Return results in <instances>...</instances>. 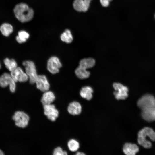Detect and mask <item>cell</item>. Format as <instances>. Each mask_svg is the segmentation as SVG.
<instances>
[{
    "label": "cell",
    "instance_id": "25",
    "mask_svg": "<svg viewBox=\"0 0 155 155\" xmlns=\"http://www.w3.org/2000/svg\"><path fill=\"white\" fill-rule=\"evenodd\" d=\"M53 154V155H67V153L66 151H63L61 147H58L54 149Z\"/></svg>",
    "mask_w": 155,
    "mask_h": 155
},
{
    "label": "cell",
    "instance_id": "19",
    "mask_svg": "<svg viewBox=\"0 0 155 155\" xmlns=\"http://www.w3.org/2000/svg\"><path fill=\"white\" fill-rule=\"evenodd\" d=\"M75 73L77 76L79 78L83 79L88 78L90 75V73L86 69L79 66L76 69Z\"/></svg>",
    "mask_w": 155,
    "mask_h": 155
},
{
    "label": "cell",
    "instance_id": "10",
    "mask_svg": "<svg viewBox=\"0 0 155 155\" xmlns=\"http://www.w3.org/2000/svg\"><path fill=\"white\" fill-rule=\"evenodd\" d=\"M10 74L16 82H24L28 80L29 77L22 69L20 67H17L14 70L11 72Z\"/></svg>",
    "mask_w": 155,
    "mask_h": 155
},
{
    "label": "cell",
    "instance_id": "31",
    "mask_svg": "<svg viewBox=\"0 0 155 155\" xmlns=\"http://www.w3.org/2000/svg\"></svg>",
    "mask_w": 155,
    "mask_h": 155
},
{
    "label": "cell",
    "instance_id": "13",
    "mask_svg": "<svg viewBox=\"0 0 155 155\" xmlns=\"http://www.w3.org/2000/svg\"><path fill=\"white\" fill-rule=\"evenodd\" d=\"M123 151L127 155H134L139 151L138 146L135 144L127 143L123 145Z\"/></svg>",
    "mask_w": 155,
    "mask_h": 155
},
{
    "label": "cell",
    "instance_id": "4",
    "mask_svg": "<svg viewBox=\"0 0 155 155\" xmlns=\"http://www.w3.org/2000/svg\"><path fill=\"white\" fill-rule=\"evenodd\" d=\"M17 127L24 128L28 125L30 120L29 115L22 111H16L12 117Z\"/></svg>",
    "mask_w": 155,
    "mask_h": 155
},
{
    "label": "cell",
    "instance_id": "15",
    "mask_svg": "<svg viewBox=\"0 0 155 155\" xmlns=\"http://www.w3.org/2000/svg\"><path fill=\"white\" fill-rule=\"evenodd\" d=\"M141 114L142 118L146 121H155V107L142 111Z\"/></svg>",
    "mask_w": 155,
    "mask_h": 155
},
{
    "label": "cell",
    "instance_id": "18",
    "mask_svg": "<svg viewBox=\"0 0 155 155\" xmlns=\"http://www.w3.org/2000/svg\"><path fill=\"white\" fill-rule=\"evenodd\" d=\"M95 64V61L94 59L88 58L81 59L80 61L79 66L86 69L92 67Z\"/></svg>",
    "mask_w": 155,
    "mask_h": 155
},
{
    "label": "cell",
    "instance_id": "27",
    "mask_svg": "<svg viewBox=\"0 0 155 155\" xmlns=\"http://www.w3.org/2000/svg\"><path fill=\"white\" fill-rule=\"evenodd\" d=\"M92 0H84L86 5L88 7H89L90 2Z\"/></svg>",
    "mask_w": 155,
    "mask_h": 155
},
{
    "label": "cell",
    "instance_id": "14",
    "mask_svg": "<svg viewBox=\"0 0 155 155\" xmlns=\"http://www.w3.org/2000/svg\"><path fill=\"white\" fill-rule=\"evenodd\" d=\"M55 99L54 93L51 91H47L44 92L41 99L43 105L52 104Z\"/></svg>",
    "mask_w": 155,
    "mask_h": 155
},
{
    "label": "cell",
    "instance_id": "26",
    "mask_svg": "<svg viewBox=\"0 0 155 155\" xmlns=\"http://www.w3.org/2000/svg\"><path fill=\"white\" fill-rule=\"evenodd\" d=\"M112 0H100V3L104 7H106L109 5L110 2Z\"/></svg>",
    "mask_w": 155,
    "mask_h": 155
},
{
    "label": "cell",
    "instance_id": "3",
    "mask_svg": "<svg viewBox=\"0 0 155 155\" xmlns=\"http://www.w3.org/2000/svg\"><path fill=\"white\" fill-rule=\"evenodd\" d=\"M137 105L142 111L155 107V98L150 94H145L138 100Z\"/></svg>",
    "mask_w": 155,
    "mask_h": 155
},
{
    "label": "cell",
    "instance_id": "24",
    "mask_svg": "<svg viewBox=\"0 0 155 155\" xmlns=\"http://www.w3.org/2000/svg\"><path fill=\"white\" fill-rule=\"evenodd\" d=\"M67 146L69 150L71 151L74 152L77 151L79 148L80 144L79 142L74 139H71L68 142Z\"/></svg>",
    "mask_w": 155,
    "mask_h": 155
},
{
    "label": "cell",
    "instance_id": "5",
    "mask_svg": "<svg viewBox=\"0 0 155 155\" xmlns=\"http://www.w3.org/2000/svg\"><path fill=\"white\" fill-rule=\"evenodd\" d=\"M22 65L25 67V72L29 77L30 83H35L38 75L34 63L31 61H25L23 62Z\"/></svg>",
    "mask_w": 155,
    "mask_h": 155
},
{
    "label": "cell",
    "instance_id": "12",
    "mask_svg": "<svg viewBox=\"0 0 155 155\" xmlns=\"http://www.w3.org/2000/svg\"><path fill=\"white\" fill-rule=\"evenodd\" d=\"M82 106L79 102L74 101L70 103L67 108V111L70 114L78 115L82 112Z\"/></svg>",
    "mask_w": 155,
    "mask_h": 155
},
{
    "label": "cell",
    "instance_id": "7",
    "mask_svg": "<svg viewBox=\"0 0 155 155\" xmlns=\"http://www.w3.org/2000/svg\"><path fill=\"white\" fill-rule=\"evenodd\" d=\"M16 83L10 74L4 73L0 76V86L5 88L9 85V90L12 93L14 92L16 90Z\"/></svg>",
    "mask_w": 155,
    "mask_h": 155
},
{
    "label": "cell",
    "instance_id": "23",
    "mask_svg": "<svg viewBox=\"0 0 155 155\" xmlns=\"http://www.w3.org/2000/svg\"><path fill=\"white\" fill-rule=\"evenodd\" d=\"M29 34L26 32L21 30L18 33V35L16 37L17 42L21 44L25 42L29 37Z\"/></svg>",
    "mask_w": 155,
    "mask_h": 155
},
{
    "label": "cell",
    "instance_id": "9",
    "mask_svg": "<svg viewBox=\"0 0 155 155\" xmlns=\"http://www.w3.org/2000/svg\"><path fill=\"white\" fill-rule=\"evenodd\" d=\"M44 113L50 120L54 121L57 118L59 115V112L55 105L50 104L43 105Z\"/></svg>",
    "mask_w": 155,
    "mask_h": 155
},
{
    "label": "cell",
    "instance_id": "11",
    "mask_svg": "<svg viewBox=\"0 0 155 155\" xmlns=\"http://www.w3.org/2000/svg\"><path fill=\"white\" fill-rule=\"evenodd\" d=\"M36 88L42 92L49 90L50 84L46 77L44 75H38L35 83Z\"/></svg>",
    "mask_w": 155,
    "mask_h": 155
},
{
    "label": "cell",
    "instance_id": "30",
    "mask_svg": "<svg viewBox=\"0 0 155 155\" xmlns=\"http://www.w3.org/2000/svg\"><path fill=\"white\" fill-rule=\"evenodd\" d=\"M1 68V65L0 63V69Z\"/></svg>",
    "mask_w": 155,
    "mask_h": 155
},
{
    "label": "cell",
    "instance_id": "8",
    "mask_svg": "<svg viewBox=\"0 0 155 155\" xmlns=\"http://www.w3.org/2000/svg\"><path fill=\"white\" fill-rule=\"evenodd\" d=\"M62 65L59 59L56 56H52L48 59L47 63V69L52 74L59 72V69Z\"/></svg>",
    "mask_w": 155,
    "mask_h": 155
},
{
    "label": "cell",
    "instance_id": "1",
    "mask_svg": "<svg viewBox=\"0 0 155 155\" xmlns=\"http://www.w3.org/2000/svg\"><path fill=\"white\" fill-rule=\"evenodd\" d=\"M13 11L16 18L22 22L31 20L34 16L33 10L24 3H20L16 5Z\"/></svg>",
    "mask_w": 155,
    "mask_h": 155
},
{
    "label": "cell",
    "instance_id": "17",
    "mask_svg": "<svg viewBox=\"0 0 155 155\" xmlns=\"http://www.w3.org/2000/svg\"><path fill=\"white\" fill-rule=\"evenodd\" d=\"M73 6L75 9L78 12H86L89 7L84 0H74Z\"/></svg>",
    "mask_w": 155,
    "mask_h": 155
},
{
    "label": "cell",
    "instance_id": "2",
    "mask_svg": "<svg viewBox=\"0 0 155 155\" xmlns=\"http://www.w3.org/2000/svg\"><path fill=\"white\" fill-rule=\"evenodd\" d=\"M147 136L152 141H155V132L151 128L145 127L140 131L138 134V144L146 148H149L152 146L151 142L147 140Z\"/></svg>",
    "mask_w": 155,
    "mask_h": 155
},
{
    "label": "cell",
    "instance_id": "16",
    "mask_svg": "<svg viewBox=\"0 0 155 155\" xmlns=\"http://www.w3.org/2000/svg\"><path fill=\"white\" fill-rule=\"evenodd\" d=\"M93 92V90L91 87L85 86L82 88L80 93L82 97L89 100L92 98Z\"/></svg>",
    "mask_w": 155,
    "mask_h": 155
},
{
    "label": "cell",
    "instance_id": "21",
    "mask_svg": "<svg viewBox=\"0 0 155 155\" xmlns=\"http://www.w3.org/2000/svg\"><path fill=\"white\" fill-rule=\"evenodd\" d=\"M4 63L6 68L10 72L14 70L17 67V64L13 59L7 58L4 60Z\"/></svg>",
    "mask_w": 155,
    "mask_h": 155
},
{
    "label": "cell",
    "instance_id": "28",
    "mask_svg": "<svg viewBox=\"0 0 155 155\" xmlns=\"http://www.w3.org/2000/svg\"><path fill=\"white\" fill-rule=\"evenodd\" d=\"M76 155H85V154L83 152H77L76 154Z\"/></svg>",
    "mask_w": 155,
    "mask_h": 155
},
{
    "label": "cell",
    "instance_id": "29",
    "mask_svg": "<svg viewBox=\"0 0 155 155\" xmlns=\"http://www.w3.org/2000/svg\"><path fill=\"white\" fill-rule=\"evenodd\" d=\"M4 154L3 152L1 150H0V155H4Z\"/></svg>",
    "mask_w": 155,
    "mask_h": 155
},
{
    "label": "cell",
    "instance_id": "6",
    "mask_svg": "<svg viewBox=\"0 0 155 155\" xmlns=\"http://www.w3.org/2000/svg\"><path fill=\"white\" fill-rule=\"evenodd\" d=\"M113 86L115 90L113 94L116 99L117 100H123L127 97L129 90L127 86L117 82L114 83Z\"/></svg>",
    "mask_w": 155,
    "mask_h": 155
},
{
    "label": "cell",
    "instance_id": "20",
    "mask_svg": "<svg viewBox=\"0 0 155 155\" xmlns=\"http://www.w3.org/2000/svg\"><path fill=\"white\" fill-rule=\"evenodd\" d=\"M12 26L7 23L2 24L0 27V31L2 34L4 36L7 37L13 32Z\"/></svg>",
    "mask_w": 155,
    "mask_h": 155
},
{
    "label": "cell",
    "instance_id": "22",
    "mask_svg": "<svg viewBox=\"0 0 155 155\" xmlns=\"http://www.w3.org/2000/svg\"><path fill=\"white\" fill-rule=\"evenodd\" d=\"M61 40L67 43H70L73 40V37L70 31L68 29H66L62 33L60 36Z\"/></svg>",
    "mask_w": 155,
    "mask_h": 155
}]
</instances>
